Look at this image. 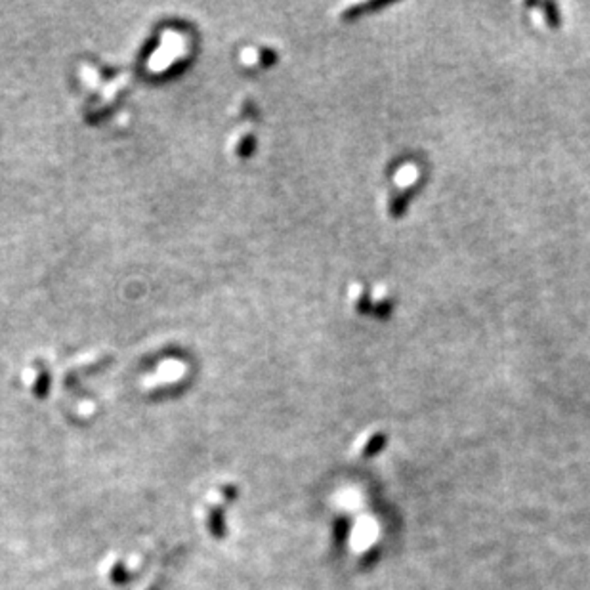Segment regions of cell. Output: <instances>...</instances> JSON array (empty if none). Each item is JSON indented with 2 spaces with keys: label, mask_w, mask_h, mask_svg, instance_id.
Instances as JSON below:
<instances>
[{
  "label": "cell",
  "mask_w": 590,
  "mask_h": 590,
  "mask_svg": "<svg viewBox=\"0 0 590 590\" xmlns=\"http://www.w3.org/2000/svg\"><path fill=\"white\" fill-rule=\"evenodd\" d=\"M209 527H211V533L214 535V537H218V539L224 537V533H226V526H224L220 510H212L211 514H209Z\"/></svg>",
  "instance_id": "6da1fadb"
},
{
  "label": "cell",
  "mask_w": 590,
  "mask_h": 590,
  "mask_svg": "<svg viewBox=\"0 0 590 590\" xmlns=\"http://www.w3.org/2000/svg\"><path fill=\"white\" fill-rule=\"evenodd\" d=\"M109 577H111L113 583H126V569H124L123 564H115V567H113L111 571H109Z\"/></svg>",
  "instance_id": "7a4b0ae2"
}]
</instances>
